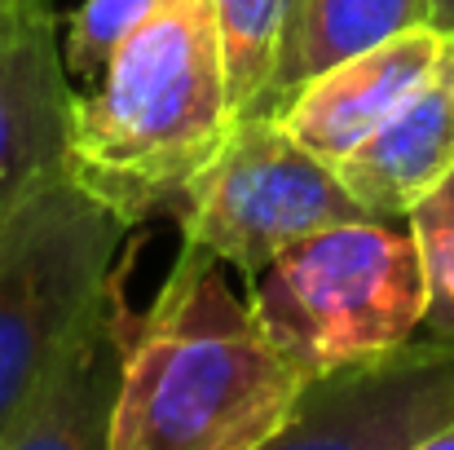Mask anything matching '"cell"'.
Masks as SVG:
<instances>
[{"instance_id": "obj_9", "label": "cell", "mask_w": 454, "mask_h": 450, "mask_svg": "<svg viewBox=\"0 0 454 450\" xmlns=\"http://www.w3.org/2000/svg\"><path fill=\"white\" fill-rule=\"evenodd\" d=\"M446 36L437 27H411L375 49H362L322 75H313L301 93L278 111V120L322 159H344L366 142L437 67Z\"/></svg>"}, {"instance_id": "obj_6", "label": "cell", "mask_w": 454, "mask_h": 450, "mask_svg": "<svg viewBox=\"0 0 454 450\" xmlns=\"http://www.w3.org/2000/svg\"><path fill=\"white\" fill-rule=\"evenodd\" d=\"M454 429V336L415 331L309 380L274 450H437Z\"/></svg>"}, {"instance_id": "obj_11", "label": "cell", "mask_w": 454, "mask_h": 450, "mask_svg": "<svg viewBox=\"0 0 454 450\" xmlns=\"http://www.w3.org/2000/svg\"><path fill=\"white\" fill-rule=\"evenodd\" d=\"M428 18H433V0H287L278 67L261 115L278 120V111L313 75L411 27H428Z\"/></svg>"}, {"instance_id": "obj_17", "label": "cell", "mask_w": 454, "mask_h": 450, "mask_svg": "<svg viewBox=\"0 0 454 450\" xmlns=\"http://www.w3.org/2000/svg\"><path fill=\"white\" fill-rule=\"evenodd\" d=\"M13 4H18V0H0V13H9V9H13Z\"/></svg>"}, {"instance_id": "obj_12", "label": "cell", "mask_w": 454, "mask_h": 450, "mask_svg": "<svg viewBox=\"0 0 454 450\" xmlns=\"http://www.w3.org/2000/svg\"><path fill=\"white\" fill-rule=\"evenodd\" d=\"M216 27H221V58H225V84H230V111L234 124L265 111V93L278 67L287 0H212Z\"/></svg>"}, {"instance_id": "obj_15", "label": "cell", "mask_w": 454, "mask_h": 450, "mask_svg": "<svg viewBox=\"0 0 454 450\" xmlns=\"http://www.w3.org/2000/svg\"><path fill=\"white\" fill-rule=\"evenodd\" d=\"M428 27H437L442 36H450L454 40V0H433V18H428Z\"/></svg>"}, {"instance_id": "obj_1", "label": "cell", "mask_w": 454, "mask_h": 450, "mask_svg": "<svg viewBox=\"0 0 454 450\" xmlns=\"http://www.w3.org/2000/svg\"><path fill=\"white\" fill-rule=\"evenodd\" d=\"M301 389L216 261L181 252L133 318L111 450H274Z\"/></svg>"}, {"instance_id": "obj_10", "label": "cell", "mask_w": 454, "mask_h": 450, "mask_svg": "<svg viewBox=\"0 0 454 450\" xmlns=\"http://www.w3.org/2000/svg\"><path fill=\"white\" fill-rule=\"evenodd\" d=\"M129 336L133 313L124 304V283H115V292L80 327V336L35 389L4 450H111L124 398Z\"/></svg>"}, {"instance_id": "obj_5", "label": "cell", "mask_w": 454, "mask_h": 450, "mask_svg": "<svg viewBox=\"0 0 454 450\" xmlns=\"http://www.w3.org/2000/svg\"><path fill=\"white\" fill-rule=\"evenodd\" d=\"M331 159L309 150L274 115L234 124L216 159L185 190L176 221L185 230L181 252L216 265H234L247 283L274 265L292 243L326 225L362 221Z\"/></svg>"}, {"instance_id": "obj_7", "label": "cell", "mask_w": 454, "mask_h": 450, "mask_svg": "<svg viewBox=\"0 0 454 450\" xmlns=\"http://www.w3.org/2000/svg\"><path fill=\"white\" fill-rule=\"evenodd\" d=\"M71 71L58 49L49 0H18L0 13V225L67 163Z\"/></svg>"}, {"instance_id": "obj_16", "label": "cell", "mask_w": 454, "mask_h": 450, "mask_svg": "<svg viewBox=\"0 0 454 450\" xmlns=\"http://www.w3.org/2000/svg\"><path fill=\"white\" fill-rule=\"evenodd\" d=\"M437 450H454V429L446 433V438H442V442H437Z\"/></svg>"}, {"instance_id": "obj_4", "label": "cell", "mask_w": 454, "mask_h": 450, "mask_svg": "<svg viewBox=\"0 0 454 450\" xmlns=\"http://www.w3.org/2000/svg\"><path fill=\"white\" fill-rule=\"evenodd\" d=\"M129 221L67 168L40 181L0 225V450L35 389L124 283Z\"/></svg>"}, {"instance_id": "obj_2", "label": "cell", "mask_w": 454, "mask_h": 450, "mask_svg": "<svg viewBox=\"0 0 454 450\" xmlns=\"http://www.w3.org/2000/svg\"><path fill=\"white\" fill-rule=\"evenodd\" d=\"M234 133L212 0H159L71 107L67 172L129 225L176 217Z\"/></svg>"}, {"instance_id": "obj_3", "label": "cell", "mask_w": 454, "mask_h": 450, "mask_svg": "<svg viewBox=\"0 0 454 450\" xmlns=\"http://www.w3.org/2000/svg\"><path fill=\"white\" fill-rule=\"evenodd\" d=\"M247 288V304L301 384L411 340L428 309V270L411 221L375 217L292 243Z\"/></svg>"}, {"instance_id": "obj_13", "label": "cell", "mask_w": 454, "mask_h": 450, "mask_svg": "<svg viewBox=\"0 0 454 450\" xmlns=\"http://www.w3.org/2000/svg\"><path fill=\"white\" fill-rule=\"evenodd\" d=\"M406 221L419 239L424 270H428V309L419 331L454 336V172Z\"/></svg>"}, {"instance_id": "obj_8", "label": "cell", "mask_w": 454, "mask_h": 450, "mask_svg": "<svg viewBox=\"0 0 454 450\" xmlns=\"http://www.w3.org/2000/svg\"><path fill=\"white\" fill-rule=\"evenodd\" d=\"M335 172L375 221H406L454 172V40L424 84L344 159Z\"/></svg>"}, {"instance_id": "obj_14", "label": "cell", "mask_w": 454, "mask_h": 450, "mask_svg": "<svg viewBox=\"0 0 454 450\" xmlns=\"http://www.w3.org/2000/svg\"><path fill=\"white\" fill-rule=\"evenodd\" d=\"M154 4L159 0H84L67 22V49H62L67 71L80 80H102L106 62L151 18Z\"/></svg>"}]
</instances>
